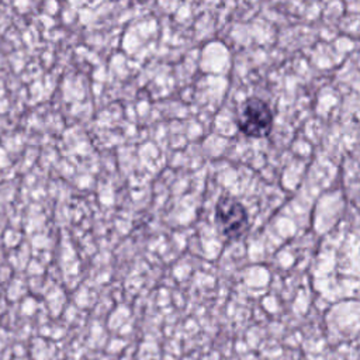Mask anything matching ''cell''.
<instances>
[{
	"instance_id": "obj_1",
	"label": "cell",
	"mask_w": 360,
	"mask_h": 360,
	"mask_svg": "<svg viewBox=\"0 0 360 360\" xmlns=\"http://www.w3.org/2000/svg\"><path fill=\"white\" fill-rule=\"evenodd\" d=\"M273 121L274 117L270 105L259 97L246 98L236 115L238 129L245 136L253 139L269 136L273 129Z\"/></svg>"
},
{
	"instance_id": "obj_2",
	"label": "cell",
	"mask_w": 360,
	"mask_h": 360,
	"mask_svg": "<svg viewBox=\"0 0 360 360\" xmlns=\"http://www.w3.org/2000/svg\"><path fill=\"white\" fill-rule=\"evenodd\" d=\"M215 222L222 236L229 242L242 239L249 231V215L245 205L231 197L221 195L215 204Z\"/></svg>"
}]
</instances>
